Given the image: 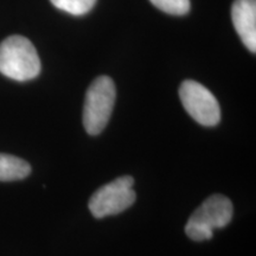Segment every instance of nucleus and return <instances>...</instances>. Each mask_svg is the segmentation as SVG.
Returning <instances> with one entry per match:
<instances>
[{"instance_id":"f257e3e1","label":"nucleus","mask_w":256,"mask_h":256,"mask_svg":"<svg viewBox=\"0 0 256 256\" xmlns=\"http://www.w3.org/2000/svg\"><path fill=\"white\" fill-rule=\"evenodd\" d=\"M0 72L14 81L37 78L40 60L34 44L23 36H10L0 44Z\"/></svg>"},{"instance_id":"f03ea898","label":"nucleus","mask_w":256,"mask_h":256,"mask_svg":"<svg viewBox=\"0 0 256 256\" xmlns=\"http://www.w3.org/2000/svg\"><path fill=\"white\" fill-rule=\"evenodd\" d=\"M234 215L232 203L222 194H214L203 202L188 218L185 232L194 241H206L214 230L228 226Z\"/></svg>"},{"instance_id":"7ed1b4c3","label":"nucleus","mask_w":256,"mask_h":256,"mask_svg":"<svg viewBox=\"0 0 256 256\" xmlns=\"http://www.w3.org/2000/svg\"><path fill=\"white\" fill-rule=\"evenodd\" d=\"M116 90L113 80L100 76L92 83L86 94L83 126L90 136H98L107 126L113 112Z\"/></svg>"},{"instance_id":"20e7f679","label":"nucleus","mask_w":256,"mask_h":256,"mask_svg":"<svg viewBox=\"0 0 256 256\" xmlns=\"http://www.w3.org/2000/svg\"><path fill=\"white\" fill-rule=\"evenodd\" d=\"M134 179L130 176L116 178L98 188L89 200V210L96 218L116 215L136 202Z\"/></svg>"},{"instance_id":"39448f33","label":"nucleus","mask_w":256,"mask_h":256,"mask_svg":"<svg viewBox=\"0 0 256 256\" xmlns=\"http://www.w3.org/2000/svg\"><path fill=\"white\" fill-rule=\"evenodd\" d=\"M179 96L185 110L203 126H216L220 120L218 101L209 89L196 81H184L179 88Z\"/></svg>"},{"instance_id":"423d86ee","label":"nucleus","mask_w":256,"mask_h":256,"mask_svg":"<svg viewBox=\"0 0 256 256\" xmlns=\"http://www.w3.org/2000/svg\"><path fill=\"white\" fill-rule=\"evenodd\" d=\"M232 23L241 40L256 51V0H236L232 8Z\"/></svg>"},{"instance_id":"0eeeda50","label":"nucleus","mask_w":256,"mask_h":256,"mask_svg":"<svg viewBox=\"0 0 256 256\" xmlns=\"http://www.w3.org/2000/svg\"><path fill=\"white\" fill-rule=\"evenodd\" d=\"M31 166L24 159L0 153V182H14L26 178Z\"/></svg>"},{"instance_id":"6e6552de","label":"nucleus","mask_w":256,"mask_h":256,"mask_svg":"<svg viewBox=\"0 0 256 256\" xmlns=\"http://www.w3.org/2000/svg\"><path fill=\"white\" fill-rule=\"evenodd\" d=\"M54 6L72 16H83L94 8L96 0H50Z\"/></svg>"},{"instance_id":"1a4fd4ad","label":"nucleus","mask_w":256,"mask_h":256,"mask_svg":"<svg viewBox=\"0 0 256 256\" xmlns=\"http://www.w3.org/2000/svg\"><path fill=\"white\" fill-rule=\"evenodd\" d=\"M156 8L168 14L184 16L190 10V0H150Z\"/></svg>"}]
</instances>
